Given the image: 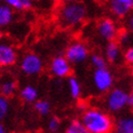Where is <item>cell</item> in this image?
<instances>
[{
	"label": "cell",
	"instance_id": "obj_1",
	"mask_svg": "<svg viewBox=\"0 0 133 133\" xmlns=\"http://www.w3.org/2000/svg\"><path fill=\"white\" fill-rule=\"evenodd\" d=\"M80 120L90 133H111L115 129L111 116L97 107H88L82 111Z\"/></svg>",
	"mask_w": 133,
	"mask_h": 133
},
{
	"label": "cell",
	"instance_id": "obj_2",
	"mask_svg": "<svg viewBox=\"0 0 133 133\" xmlns=\"http://www.w3.org/2000/svg\"><path fill=\"white\" fill-rule=\"evenodd\" d=\"M87 14V6L82 2L75 1L63 3L57 11V21L62 27L74 28L84 22Z\"/></svg>",
	"mask_w": 133,
	"mask_h": 133
},
{
	"label": "cell",
	"instance_id": "obj_3",
	"mask_svg": "<svg viewBox=\"0 0 133 133\" xmlns=\"http://www.w3.org/2000/svg\"><path fill=\"white\" fill-rule=\"evenodd\" d=\"M105 105L110 112H119L129 105V93L122 88L110 89L105 99Z\"/></svg>",
	"mask_w": 133,
	"mask_h": 133
},
{
	"label": "cell",
	"instance_id": "obj_4",
	"mask_svg": "<svg viewBox=\"0 0 133 133\" xmlns=\"http://www.w3.org/2000/svg\"><path fill=\"white\" fill-rule=\"evenodd\" d=\"M19 67L26 76H37L43 70V61L36 53H26L21 58Z\"/></svg>",
	"mask_w": 133,
	"mask_h": 133
},
{
	"label": "cell",
	"instance_id": "obj_5",
	"mask_svg": "<svg viewBox=\"0 0 133 133\" xmlns=\"http://www.w3.org/2000/svg\"><path fill=\"white\" fill-rule=\"evenodd\" d=\"M89 48L82 41L71 42L65 50V56L71 64H81L89 57Z\"/></svg>",
	"mask_w": 133,
	"mask_h": 133
},
{
	"label": "cell",
	"instance_id": "obj_6",
	"mask_svg": "<svg viewBox=\"0 0 133 133\" xmlns=\"http://www.w3.org/2000/svg\"><path fill=\"white\" fill-rule=\"evenodd\" d=\"M93 84L98 92H108L114 85V76L111 71L107 67L96 68L93 72Z\"/></svg>",
	"mask_w": 133,
	"mask_h": 133
},
{
	"label": "cell",
	"instance_id": "obj_7",
	"mask_svg": "<svg viewBox=\"0 0 133 133\" xmlns=\"http://www.w3.org/2000/svg\"><path fill=\"white\" fill-rule=\"evenodd\" d=\"M49 69L52 76L56 78H67L71 75V63L66 58L65 55H56L54 56L49 65Z\"/></svg>",
	"mask_w": 133,
	"mask_h": 133
},
{
	"label": "cell",
	"instance_id": "obj_8",
	"mask_svg": "<svg viewBox=\"0 0 133 133\" xmlns=\"http://www.w3.org/2000/svg\"><path fill=\"white\" fill-rule=\"evenodd\" d=\"M96 31L97 35L105 41H112L116 40L118 36V26L117 23L111 19L110 17H103L96 24Z\"/></svg>",
	"mask_w": 133,
	"mask_h": 133
},
{
	"label": "cell",
	"instance_id": "obj_9",
	"mask_svg": "<svg viewBox=\"0 0 133 133\" xmlns=\"http://www.w3.org/2000/svg\"><path fill=\"white\" fill-rule=\"evenodd\" d=\"M17 51L10 41L0 42V67H11L17 62Z\"/></svg>",
	"mask_w": 133,
	"mask_h": 133
},
{
	"label": "cell",
	"instance_id": "obj_10",
	"mask_svg": "<svg viewBox=\"0 0 133 133\" xmlns=\"http://www.w3.org/2000/svg\"><path fill=\"white\" fill-rule=\"evenodd\" d=\"M108 9L117 18H124L133 11V0H108Z\"/></svg>",
	"mask_w": 133,
	"mask_h": 133
},
{
	"label": "cell",
	"instance_id": "obj_11",
	"mask_svg": "<svg viewBox=\"0 0 133 133\" xmlns=\"http://www.w3.org/2000/svg\"><path fill=\"white\" fill-rule=\"evenodd\" d=\"M105 57L109 63H117L121 57V46L116 40L108 41L105 46Z\"/></svg>",
	"mask_w": 133,
	"mask_h": 133
},
{
	"label": "cell",
	"instance_id": "obj_12",
	"mask_svg": "<svg viewBox=\"0 0 133 133\" xmlns=\"http://www.w3.org/2000/svg\"><path fill=\"white\" fill-rule=\"evenodd\" d=\"M14 9L3 2L0 3V28H5L13 22Z\"/></svg>",
	"mask_w": 133,
	"mask_h": 133
},
{
	"label": "cell",
	"instance_id": "obj_13",
	"mask_svg": "<svg viewBox=\"0 0 133 133\" xmlns=\"http://www.w3.org/2000/svg\"><path fill=\"white\" fill-rule=\"evenodd\" d=\"M19 96L25 103H35L36 101H38V97H39V92L38 89L36 87L31 84H27L23 87L19 91Z\"/></svg>",
	"mask_w": 133,
	"mask_h": 133
},
{
	"label": "cell",
	"instance_id": "obj_14",
	"mask_svg": "<svg viewBox=\"0 0 133 133\" xmlns=\"http://www.w3.org/2000/svg\"><path fill=\"white\" fill-rule=\"evenodd\" d=\"M116 133H133V116L120 117L115 122Z\"/></svg>",
	"mask_w": 133,
	"mask_h": 133
},
{
	"label": "cell",
	"instance_id": "obj_15",
	"mask_svg": "<svg viewBox=\"0 0 133 133\" xmlns=\"http://www.w3.org/2000/svg\"><path fill=\"white\" fill-rule=\"evenodd\" d=\"M17 91V84L12 79H6L0 84V93L4 97H11Z\"/></svg>",
	"mask_w": 133,
	"mask_h": 133
},
{
	"label": "cell",
	"instance_id": "obj_16",
	"mask_svg": "<svg viewBox=\"0 0 133 133\" xmlns=\"http://www.w3.org/2000/svg\"><path fill=\"white\" fill-rule=\"evenodd\" d=\"M67 84H68V90H69L70 96L74 98V99H78L79 97L81 96V93H82V89H81V83H80V81H79L76 77L69 76V77H68Z\"/></svg>",
	"mask_w": 133,
	"mask_h": 133
},
{
	"label": "cell",
	"instance_id": "obj_17",
	"mask_svg": "<svg viewBox=\"0 0 133 133\" xmlns=\"http://www.w3.org/2000/svg\"><path fill=\"white\" fill-rule=\"evenodd\" d=\"M117 42L120 44L121 48L127 49L128 46L133 44V32H131L129 29H123L118 32L117 36Z\"/></svg>",
	"mask_w": 133,
	"mask_h": 133
},
{
	"label": "cell",
	"instance_id": "obj_18",
	"mask_svg": "<svg viewBox=\"0 0 133 133\" xmlns=\"http://www.w3.org/2000/svg\"><path fill=\"white\" fill-rule=\"evenodd\" d=\"M65 133H90L81 120H71L66 127Z\"/></svg>",
	"mask_w": 133,
	"mask_h": 133
},
{
	"label": "cell",
	"instance_id": "obj_19",
	"mask_svg": "<svg viewBox=\"0 0 133 133\" xmlns=\"http://www.w3.org/2000/svg\"><path fill=\"white\" fill-rule=\"evenodd\" d=\"M34 108L40 116H48L51 112V104L45 99H38L34 103Z\"/></svg>",
	"mask_w": 133,
	"mask_h": 133
},
{
	"label": "cell",
	"instance_id": "obj_20",
	"mask_svg": "<svg viewBox=\"0 0 133 133\" xmlns=\"http://www.w3.org/2000/svg\"><path fill=\"white\" fill-rule=\"evenodd\" d=\"M90 62L92 64V66L96 68H104V67H107V59L106 57H104L101 54H93L90 57Z\"/></svg>",
	"mask_w": 133,
	"mask_h": 133
},
{
	"label": "cell",
	"instance_id": "obj_21",
	"mask_svg": "<svg viewBox=\"0 0 133 133\" xmlns=\"http://www.w3.org/2000/svg\"><path fill=\"white\" fill-rule=\"evenodd\" d=\"M10 109V104L8 101V97H4V96H0V120L3 119L9 112Z\"/></svg>",
	"mask_w": 133,
	"mask_h": 133
},
{
	"label": "cell",
	"instance_id": "obj_22",
	"mask_svg": "<svg viewBox=\"0 0 133 133\" xmlns=\"http://www.w3.org/2000/svg\"><path fill=\"white\" fill-rule=\"evenodd\" d=\"M61 120L55 117V116H53L49 119V121H48V124H46V128H48V130L50 132H57L59 131V129H61Z\"/></svg>",
	"mask_w": 133,
	"mask_h": 133
},
{
	"label": "cell",
	"instance_id": "obj_23",
	"mask_svg": "<svg viewBox=\"0 0 133 133\" xmlns=\"http://www.w3.org/2000/svg\"><path fill=\"white\" fill-rule=\"evenodd\" d=\"M123 59L127 64L133 66V44H131L130 46H128V48L124 50Z\"/></svg>",
	"mask_w": 133,
	"mask_h": 133
},
{
	"label": "cell",
	"instance_id": "obj_24",
	"mask_svg": "<svg viewBox=\"0 0 133 133\" xmlns=\"http://www.w3.org/2000/svg\"><path fill=\"white\" fill-rule=\"evenodd\" d=\"M2 2L10 5L11 8L14 9V10H23L21 0H2Z\"/></svg>",
	"mask_w": 133,
	"mask_h": 133
},
{
	"label": "cell",
	"instance_id": "obj_25",
	"mask_svg": "<svg viewBox=\"0 0 133 133\" xmlns=\"http://www.w3.org/2000/svg\"><path fill=\"white\" fill-rule=\"evenodd\" d=\"M125 26H127V29H129L131 32H133V11L127 16V19H125Z\"/></svg>",
	"mask_w": 133,
	"mask_h": 133
},
{
	"label": "cell",
	"instance_id": "obj_26",
	"mask_svg": "<svg viewBox=\"0 0 133 133\" xmlns=\"http://www.w3.org/2000/svg\"><path fill=\"white\" fill-rule=\"evenodd\" d=\"M22 2V9L23 10H29L34 5V1L32 0H21Z\"/></svg>",
	"mask_w": 133,
	"mask_h": 133
},
{
	"label": "cell",
	"instance_id": "obj_27",
	"mask_svg": "<svg viewBox=\"0 0 133 133\" xmlns=\"http://www.w3.org/2000/svg\"><path fill=\"white\" fill-rule=\"evenodd\" d=\"M129 106L133 107V90L129 93Z\"/></svg>",
	"mask_w": 133,
	"mask_h": 133
},
{
	"label": "cell",
	"instance_id": "obj_28",
	"mask_svg": "<svg viewBox=\"0 0 133 133\" xmlns=\"http://www.w3.org/2000/svg\"><path fill=\"white\" fill-rule=\"evenodd\" d=\"M78 108H79V109H81L82 111H84L85 109L88 108V106L85 105L84 103H79V104H78Z\"/></svg>",
	"mask_w": 133,
	"mask_h": 133
},
{
	"label": "cell",
	"instance_id": "obj_29",
	"mask_svg": "<svg viewBox=\"0 0 133 133\" xmlns=\"http://www.w3.org/2000/svg\"><path fill=\"white\" fill-rule=\"evenodd\" d=\"M0 133H8L5 130V128H4V125L1 122H0Z\"/></svg>",
	"mask_w": 133,
	"mask_h": 133
},
{
	"label": "cell",
	"instance_id": "obj_30",
	"mask_svg": "<svg viewBox=\"0 0 133 133\" xmlns=\"http://www.w3.org/2000/svg\"><path fill=\"white\" fill-rule=\"evenodd\" d=\"M63 3H68V2H75V1H78V0H61Z\"/></svg>",
	"mask_w": 133,
	"mask_h": 133
},
{
	"label": "cell",
	"instance_id": "obj_31",
	"mask_svg": "<svg viewBox=\"0 0 133 133\" xmlns=\"http://www.w3.org/2000/svg\"><path fill=\"white\" fill-rule=\"evenodd\" d=\"M3 40V32L1 30V28H0V42H1Z\"/></svg>",
	"mask_w": 133,
	"mask_h": 133
},
{
	"label": "cell",
	"instance_id": "obj_32",
	"mask_svg": "<svg viewBox=\"0 0 133 133\" xmlns=\"http://www.w3.org/2000/svg\"><path fill=\"white\" fill-rule=\"evenodd\" d=\"M51 133H62V132H58V131H57V132H51ZM64 133H65V132H64Z\"/></svg>",
	"mask_w": 133,
	"mask_h": 133
},
{
	"label": "cell",
	"instance_id": "obj_33",
	"mask_svg": "<svg viewBox=\"0 0 133 133\" xmlns=\"http://www.w3.org/2000/svg\"><path fill=\"white\" fill-rule=\"evenodd\" d=\"M1 2H2V0H0V3H1Z\"/></svg>",
	"mask_w": 133,
	"mask_h": 133
}]
</instances>
